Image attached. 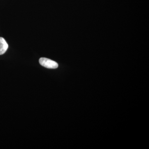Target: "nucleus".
<instances>
[{
  "label": "nucleus",
  "mask_w": 149,
  "mask_h": 149,
  "mask_svg": "<svg viewBox=\"0 0 149 149\" xmlns=\"http://www.w3.org/2000/svg\"><path fill=\"white\" fill-rule=\"evenodd\" d=\"M39 62L42 66L49 69H56L58 66V64L56 62L46 58H40Z\"/></svg>",
  "instance_id": "obj_1"
},
{
  "label": "nucleus",
  "mask_w": 149,
  "mask_h": 149,
  "mask_svg": "<svg viewBox=\"0 0 149 149\" xmlns=\"http://www.w3.org/2000/svg\"><path fill=\"white\" fill-rule=\"evenodd\" d=\"M8 44L3 37H0V55L5 53L8 49Z\"/></svg>",
  "instance_id": "obj_2"
}]
</instances>
